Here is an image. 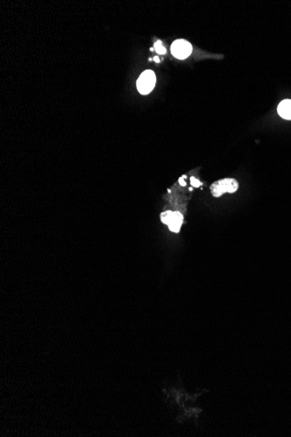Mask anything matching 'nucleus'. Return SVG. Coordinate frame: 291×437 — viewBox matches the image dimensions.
<instances>
[{
	"label": "nucleus",
	"instance_id": "nucleus-7",
	"mask_svg": "<svg viewBox=\"0 0 291 437\" xmlns=\"http://www.w3.org/2000/svg\"><path fill=\"white\" fill-rule=\"evenodd\" d=\"M191 184L194 187H196V188H198V187H200V186L202 185V184L200 183L199 181L196 179V178H194V177H191Z\"/></svg>",
	"mask_w": 291,
	"mask_h": 437
},
{
	"label": "nucleus",
	"instance_id": "nucleus-8",
	"mask_svg": "<svg viewBox=\"0 0 291 437\" xmlns=\"http://www.w3.org/2000/svg\"><path fill=\"white\" fill-rule=\"evenodd\" d=\"M180 184H181V185H182V186H184V185H185V184H186V183H185V182H184V181H183V178H180Z\"/></svg>",
	"mask_w": 291,
	"mask_h": 437
},
{
	"label": "nucleus",
	"instance_id": "nucleus-6",
	"mask_svg": "<svg viewBox=\"0 0 291 437\" xmlns=\"http://www.w3.org/2000/svg\"><path fill=\"white\" fill-rule=\"evenodd\" d=\"M154 50L156 51L158 54H165L167 53L166 48H165L164 46H162V43H161V41H160V40L154 44Z\"/></svg>",
	"mask_w": 291,
	"mask_h": 437
},
{
	"label": "nucleus",
	"instance_id": "nucleus-2",
	"mask_svg": "<svg viewBox=\"0 0 291 437\" xmlns=\"http://www.w3.org/2000/svg\"><path fill=\"white\" fill-rule=\"evenodd\" d=\"M156 83V77L152 70H146L139 77L137 81V89L142 94H148L154 89Z\"/></svg>",
	"mask_w": 291,
	"mask_h": 437
},
{
	"label": "nucleus",
	"instance_id": "nucleus-3",
	"mask_svg": "<svg viewBox=\"0 0 291 437\" xmlns=\"http://www.w3.org/2000/svg\"><path fill=\"white\" fill-rule=\"evenodd\" d=\"M161 220L163 223L169 225V230L175 233H178L183 222V217L178 211L173 212L168 211L161 213Z\"/></svg>",
	"mask_w": 291,
	"mask_h": 437
},
{
	"label": "nucleus",
	"instance_id": "nucleus-9",
	"mask_svg": "<svg viewBox=\"0 0 291 437\" xmlns=\"http://www.w3.org/2000/svg\"><path fill=\"white\" fill-rule=\"evenodd\" d=\"M154 62H160V60H159V58L154 57Z\"/></svg>",
	"mask_w": 291,
	"mask_h": 437
},
{
	"label": "nucleus",
	"instance_id": "nucleus-5",
	"mask_svg": "<svg viewBox=\"0 0 291 437\" xmlns=\"http://www.w3.org/2000/svg\"><path fill=\"white\" fill-rule=\"evenodd\" d=\"M277 112L282 118L291 120V100H284L279 104Z\"/></svg>",
	"mask_w": 291,
	"mask_h": 437
},
{
	"label": "nucleus",
	"instance_id": "nucleus-1",
	"mask_svg": "<svg viewBox=\"0 0 291 437\" xmlns=\"http://www.w3.org/2000/svg\"><path fill=\"white\" fill-rule=\"evenodd\" d=\"M239 184L234 178H225L216 181L211 185L212 195L215 197L222 196L225 193H234L238 189Z\"/></svg>",
	"mask_w": 291,
	"mask_h": 437
},
{
	"label": "nucleus",
	"instance_id": "nucleus-4",
	"mask_svg": "<svg viewBox=\"0 0 291 437\" xmlns=\"http://www.w3.org/2000/svg\"><path fill=\"white\" fill-rule=\"evenodd\" d=\"M193 47L190 43L185 39H177L173 42L171 46V53L175 57L180 60H184L191 54Z\"/></svg>",
	"mask_w": 291,
	"mask_h": 437
}]
</instances>
